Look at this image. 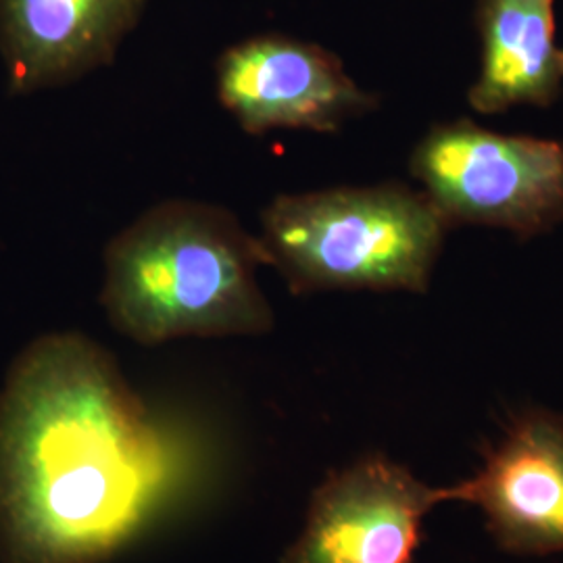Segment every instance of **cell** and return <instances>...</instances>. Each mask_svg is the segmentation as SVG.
<instances>
[{
	"mask_svg": "<svg viewBox=\"0 0 563 563\" xmlns=\"http://www.w3.org/2000/svg\"><path fill=\"white\" fill-rule=\"evenodd\" d=\"M199 443L78 332L27 344L0 390V563H107L188 495Z\"/></svg>",
	"mask_w": 563,
	"mask_h": 563,
	"instance_id": "6da1fadb",
	"label": "cell"
},
{
	"mask_svg": "<svg viewBox=\"0 0 563 563\" xmlns=\"http://www.w3.org/2000/svg\"><path fill=\"white\" fill-rule=\"evenodd\" d=\"M262 242L223 207L165 201L104 251L107 320L144 346L188 336H260L274 311L257 282Z\"/></svg>",
	"mask_w": 563,
	"mask_h": 563,
	"instance_id": "7a4b0ae2",
	"label": "cell"
},
{
	"mask_svg": "<svg viewBox=\"0 0 563 563\" xmlns=\"http://www.w3.org/2000/svg\"><path fill=\"white\" fill-rule=\"evenodd\" d=\"M446 230L423 192L386 181L280 195L263 209L260 242L295 295L426 292Z\"/></svg>",
	"mask_w": 563,
	"mask_h": 563,
	"instance_id": "3957f363",
	"label": "cell"
},
{
	"mask_svg": "<svg viewBox=\"0 0 563 563\" xmlns=\"http://www.w3.org/2000/svg\"><path fill=\"white\" fill-rule=\"evenodd\" d=\"M409 172L451 225L537 236L563 223V144L507 136L467 118L428 130Z\"/></svg>",
	"mask_w": 563,
	"mask_h": 563,
	"instance_id": "277c9868",
	"label": "cell"
},
{
	"mask_svg": "<svg viewBox=\"0 0 563 563\" xmlns=\"http://www.w3.org/2000/svg\"><path fill=\"white\" fill-rule=\"evenodd\" d=\"M457 486L434 488L384 455H369L323 481L282 563H413L423 518Z\"/></svg>",
	"mask_w": 563,
	"mask_h": 563,
	"instance_id": "5b68a950",
	"label": "cell"
},
{
	"mask_svg": "<svg viewBox=\"0 0 563 563\" xmlns=\"http://www.w3.org/2000/svg\"><path fill=\"white\" fill-rule=\"evenodd\" d=\"M223 109L244 132H334L378 101L357 86L342 60L313 42L260 34L228 46L216 63Z\"/></svg>",
	"mask_w": 563,
	"mask_h": 563,
	"instance_id": "8992f818",
	"label": "cell"
},
{
	"mask_svg": "<svg viewBox=\"0 0 563 563\" xmlns=\"http://www.w3.org/2000/svg\"><path fill=\"white\" fill-rule=\"evenodd\" d=\"M455 486L457 501L478 505L507 551H563V416H518L504 441L486 453L483 470Z\"/></svg>",
	"mask_w": 563,
	"mask_h": 563,
	"instance_id": "52a82bcc",
	"label": "cell"
},
{
	"mask_svg": "<svg viewBox=\"0 0 563 563\" xmlns=\"http://www.w3.org/2000/svg\"><path fill=\"white\" fill-rule=\"evenodd\" d=\"M146 0H0V57L13 95L78 81L115 59Z\"/></svg>",
	"mask_w": 563,
	"mask_h": 563,
	"instance_id": "ba28073f",
	"label": "cell"
},
{
	"mask_svg": "<svg viewBox=\"0 0 563 563\" xmlns=\"http://www.w3.org/2000/svg\"><path fill=\"white\" fill-rule=\"evenodd\" d=\"M481 71L467 101L483 115L549 107L562 92L555 0H481Z\"/></svg>",
	"mask_w": 563,
	"mask_h": 563,
	"instance_id": "9c48e42d",
	"label": "cell"
},
{
	"mask_svg": "<svg viewBox=\"0 0 563 563\" xmlns=\"http://www.w3.org/2000/svg\"><path fill=\"white\" fill-rule=\"evenodd\" d=\"M562 78H563V53H562Z\"/></svg>",
	"mask_w": 563,
	"mask_h": 563,
	"instance_id": "30bf717a",
	"label": "cell"
}]
</instances>
